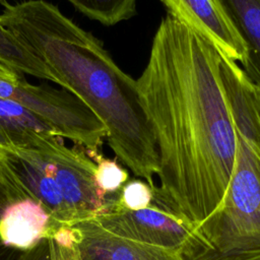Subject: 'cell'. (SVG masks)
Instances as JSON below:
<instances>
[{
  "mask_svg": "<svg viewBox=\"0 0 260 260\" xmlns=\"http://www.w3.org/2000/svg\"><path fill=\"white\" fill-rule=\"evenodd\" d=\"M95 218L107 230L121 237L180 252L193 230L182 218L154 204L138 210L115 206Z\"/></svg>",
  "mask_w": 260,
  "mask_h": 260,
  "instance_id": "7",
  "label": "cell"
},
{
  "mask_svg": "<svg viewBox=\"0 0 260 260\" xmlns=\"http://www.w3.org/2000/svg\"><path fill=\"white\" fill-rule=\"evenodd\" d=\"M52 219L45 208L32 200L10 204L0 218V240L8 247L28 250L45 238Z\"/></svg>",
  "mask_w": 260,
  "mask_h": 260,
  "instance_id": "12",
  "label": "cell"
},
{
  "mask_svg": "<svg viewBox=\"0 0 260 260\" xmlns=\"http://www.w3.org/2000/svg\"><path fill=\"white\" fill-rule=\"evenodd\" d=\"M25 151L32 153L53 177L74 222L95 217L117 204L119 194L106 195L99 188L94 177L95 164L82 147H68L62 137L56 136L39 149Z\"/></svg>",
  "mask_w": 260,
  "mask_h": 260,
  "instance_id": "5",
  "label": "cell"
},
{
  "mask_svg": "<svg viewBox=\"0 0 260 260\" xmlns=\"http://www.w3.org/2000/svg\"><path fill=\"white\" fill-rule=\"evenodd\" d=\"M0 98L12 100L49 121L62 138L86 151L100 150L107 130L100 119L73 93L48 85H34L21 77H0Z\"/></svg>",
  "mask_w": 260,
  "mask_h": 260,
  "instance_id": "4",
  "label": "cell"
},
{
  "mask_svg": "<svg viewBox=\"0 0 260 260\" xmlns=\"http://www.w3.org/2000/svg\"><path fill=\"white\" fill-rule=\"evenodd\" d=\"M81 260H185L178 250L147 245L112 233L95 217L69 225Z\"/></svg>",
  "mask_w": 260,
  "mask_h": 260,
  "instance_id": "8",
  "label": "cell"
},
{
  "mask_svg": "<svg viewBox=\"0 0 260 260\" xmlns=\"http://www.w3.org/2000/svg\"><path fill=\"white\" fill-rule=\"evenodd\" d=\"M243 40L247 54L242 63L248 77L260 87V0H217Z\"/></svg>",
  "mask_w": 260,
  "mask_h": 260,
  "instance_id": "13",
  "label": "cell"
},
{
  "mask_svg": "<svg viewBox=\"0 0 260 260\" xmlns=\"http://www.w3.org/2000/svg\"><path fill=\"white\" fill-rule=\"evenodd\" d=\"M0 23L104 124L116 158L155 187L158 152L137 81L101 41L45 0L3 2Z\"/></svg>",
  "mask_w": 260,
  "mask_h": 260,
  "instance_id": "2",
  "label": "cell"
},
{
  "mask_svg": "<svg viewBox=\"0 0 260 260\" xmlns=\"http://www.w3.org/2000/svg\"><path fill=\"white\" fill-rule=\"evenodd\" d=\"M85 152L95 164L94 177L99 188L106 195H118L123 185L129 180L128 171L116 158L106 157L101 150H85Z\"/></svg>",
  "mask_w": 260,
  "mask_h": 260,
  "instance_id": "16",
  "label": "cell"
},
{
  "mask_svg": "<svg viewBox=\"0 0 260 260\" xmlns=\"http://www.w3.org/2000/svg\"><path fill=\"white\" fill-rule=\"evenodd\" d=\"M55 136L60 135L45 118L17 102L0 98V148L37 150Z\"/></svg>",
  "mask_w": 260,
  "mask_h": 260,
  "instance_id": "11",
  "label": "cell"
},
{
  "mask_svg": "<svg viewBox=\"0 0 260 260\" xmlns=\"http://www.w3.org/2000/svg\"><path fill=\"white\" fill-rule=\"evenodd\" d=\"M257 105H258V110L260 113V87H258V92H257Z\"/></svg>",
  "mask_w": 260,
  "mask_h": 260,
  "instance_id": "23",
  "label": "cell"
},
{
  "mask_svg": "<svg viewBox=\"0 0 260 260\" xmlns=\"http://www.w3.org/2000/svg\"><path fill=\"white\" fill-rule=\"evenodd\" d=\"M45 237L49 242L51 260H81L73 231L69 225L51 226Z\"/></svg>",
  "mask_w": 260,
  "mask_h": 260,
  "instance_id": "17",
  "label": "cell"
},
{
  "mask_svg": "<svg viewBox=\"0 0 260 260\" xmlns=\"http://www.w3.org/2000/svg\"><path fill=\"white\" fill-rule=\"evenodd\" d=\"M167 12L196 30L225 58L243 62L247 49L217 0H160Z\"/></svg>",
  "mask_w": 260,
  "mask_h": 260,
  "instance_id": "9",
  "label": "cell"
},
{
  "mask_svg": "<svg viewBox=\"0 0 260 260\" xmlns=\"http://www.w3.org/2000/svg\"><path fill=\"white\" fill-rule=\"evenodd\" d=\"M26 250H18L15 248L8 247L0 240V260H24Z\"/></svg>",
  "mask_w": 260,
  "mask_h": 260,
  "instance_id": "20",
  "label": "cell"
},
{
  "mask_svg": "<svg viewBox=\"0 0 260 260\" xmlns=\"http://www.w3.org/2000/svg\"><path fill=\"white\" fill-rule=\"evenodd\" d=\"M181 254L185 260H260V154L238 133L226 191Z\"/></svg>",
  "mask_w": 260,
  "mask_h": 260,
  "instance_id": "3",
  "label": "cell"
},
{
  "mask_svg": "<svg viewBox=\"0 0 260 260\" xmlns=\"http://www.w3.org/2000/svg\"><path fill=\"white\" fill-rule=\"evenodd\" d=\"M0 173L13 202L28 199L39 203L50 215L52 226L74 222L57 183L32 153L0 148Z\"/></svg>",
  "mask_w": 260,
  "mask_h": 260,
  "instance_id": "6",
  "label": "cell"
},
{
  "mask_svg": "<svg viewBox=\"0 0 260 260\" xmlns=\"http://www.w3.org/2000/svg\"><path fill=\"white\" fill-rule=\"evenodd\" d=\"M12 203H14V202L12 200V197H11V195L6 187V184L1 176V173H0V218L2 217L6 208Z\"/></svg>",
  "mask_w": 260,
  "mask_h": 260,
  "instance_id": "21",
  "label": "cell"
},
{
  "mask_svg": "<svg viewBox=\"0 0 260 260\" xmlns=\"http://www.w3.org/2000/svg\"><path fill=\"white\" fill-rule=\"evenodd\" d=\"M153 190L154 187L142 179H129L121 188L115 206L129 210L146 208L152 204Z\"/></svg>",
  "mask_w": 260,
  "mask_h": 260,
  "instance_id": "18",
  "label": "cell"
},
{
  "mask_svg": "<svg viewBox=\"0 0 260 260\" xmlns=\"http://www.w3.org/2000/svg\"><path fill=\"white\" fill-rule=\"evenodd\" d=\"M78 11L105 25H114L136 13V0H67Z\"/></svg>",
  "mask_w": 260,
  "mask_h": 260,
  "instance_id": "15",
  "label": "cell"
},
{
  "mask_svg": "<svg viewBox=\"0 0 260 260\" xmlns=\"http://www.w3.org/2000/svg\"><path fill=\"white\" fill-rule=\"evenodd\" d=\"M219 57L204 37L167 13L136 80L158 152L152 204L192 228L221 201L236 159Z\"/></svg>",
  "mask_w": 260,
  "mask_h": 260,
  "instance_id": "1",
  "label": "cell"
},
{
  "mask_svg": "<svg viewBox=\"0 0 260 260\" xmlns=\"http://www.w3.org/2000/svg\"><path fill=\"white\" fill-rule=\"evenodd\" d=\"M24 260H51L48 239L45 237L36 246L26 250Z\"/></svg>",
  "mask_w": 260,
  "mask_h": 260,
  "instance_id": "19",
  "label": "cell"
},
{
  "mask_svg": "<svg viewBox=\"0 0 260 260\" xmlns=\"http://www.w3.org/2000/svg\"><path fill=\"white\" fill-rule=\"evenodd\" d=\"M219 78L236 132L260 154V113L257 105V85L237 62L221 54Z\"/></svg>",
  "mask_w": 260,
  "mask_h": 260,
  "instance_id": "10",
  "label": "cell"
},
{
  "mask_svg": "<svg viewBox=\"0 0 260 260\" xmlns=\"http://www.w3.org/2000/svg\"><path fill=\"white\" fill-rule=\"evenodd\" d=\"M0 65L18 76L28 74L57 84L56 78L0 23Z\"/></svg>",
  "mask_w": 260,
  "mask_h": 260,
  "instance_id": "14",
  "label": "cell"
},
{
  "mask_svg": "<svg viewBox=\"0 0 260 260\" xmlns=\"http://www.w3.org/2000/svg\"><path fill=\"white\" fill-rule=\"evenodd\" d=\"M0 77L1 78H9V79H16V78H20L21 76L16 75L15 73L7 70L6 68H4L3 66L0 65Z\"/></svg>",
  "mask_w": 260,
  "mask_h": 260,
  "instance_id": "22",
  "label": "cell"
}]
</instances>
